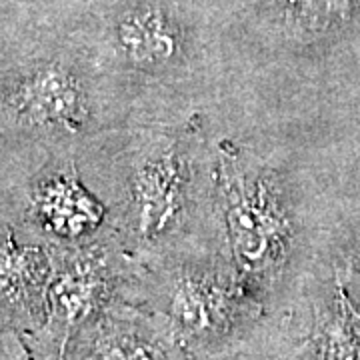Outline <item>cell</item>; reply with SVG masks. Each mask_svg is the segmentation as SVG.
Returning <instances> with one entry per match:
<instances>
[{
    "label": "cell",
    "instance_id": "cell-7",
    "mask_svg": "<svg viewBox=\"0 0 360 360\" xmlns=\"http://www.w3.org/2000/svg\"><path fill=\"white\" fill-rule=\"evenodd\" d=\"M124 360H160V356L150 347H134L130 348Z\"/></svg>",
    "mask_w": 360,
    "mask_h": 360
},
{
    "label": "cell",
    "instance_id": "cell-1",
    "mask_svg": "<svg viewBox=\"0 0 360 360\" xmlns=\"http://www.w3.org/2000/svg\"><path fill=\"white\" fill-rule=\"evenodd\" d=\"M217 188L238 266L246 272L276 266L292 243L295 220L274 176L243 156L222 155Z\"/></svg>",
    "mask_w": 360,
    "mask_h": 360
},
{
    "label": "cell",
    "instance_id": "cell-4",
    "mask_svg": "<svg viewBox=\"0 0 360 360\" xmlns=\"http://www.w3.org/2000/svg\"><path fill=\"white\" fill-rule=\"evenodd\" d=\"M34 212L46 231L65 238L94 232L104 220L103 205L80 184L75 170H58L32 194Z\"/></svg>",
    "mask_w": 360,
    "mask_h": 360
},
{
    "label": "cell",
    "instance_id": "cell-5",
    "mask_svg": "<svg viewBox=\"0 0 360 360\" xmlns=\"http://www.w3.org/2000/svg\"><path fill=\"white\" fill-rule=\"evenodd\" d=\"M118 52L129 68L158 75L176 68L182 54L180 34L155 11L129 14L118 28Z\"/></svg>",
    "mask_w": 360,
    "mask_h": 360
},
{
    "label": "cell",
    "instance_id": "cell-2",
    "mask_svg": "<svg viewBox=\"0 0 360 360\" xmlns=\"http://www.w3.org/2000/svg\"><path fill=\"white\" fill-rule=\"evenodd\" d=\"M200 162L184 136L150 141L130 160L124 222L142 240L180 232L193 217L200 194Z\"/></svg>",
    "mask_w": 360,
    "mask_h": 360
},
{
    "label": "cell",
    "instance_id": "cell-6",
    "mask_svg": "<svg viewBox=\"0 0 360 360\" xmlns=\"http://www.w3.org/2000/svg\"><path fill=\"white\" fill-rule=\"evenodd\" d=\"M224 296L214 284L200 278H184L176 284L170 300L172 319L188 333H208L217 326Z\"/></svg>",
    "mask_w": 360,
    "mask_h": 360
},
{
    "label": "cell",
    "instance_id": "cell-3",
    "mask_svg": "<svg viewBox=\"0 0 360 360\" xmlns=\"http://www.w3.org/2000/svg\"><path fill=\"white\" fill-rule=\"evenodd\" d=\"M6 106L18 124L78 132L90 120L84 82L60 63L32 65L14 78Z\"/></svg>",
    "mask_w": 360,
    "mask_h": 360
}]
</instances>
